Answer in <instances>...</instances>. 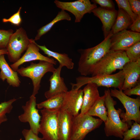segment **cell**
<instances>
[{
    "mask_svg": "<svg viewBox=\"0 0 140 140\" xmlns=\"http://www.w3.org/2000/svg\"><path fill=\"white\" fill-rule=\"evenodd\" d=\"M71 18L69 15L65 11L61 10L59 11L56 17L50 22L40 28L37 31V33L34 40L39 39L41 37L50 31L54 25L61 20H71Z\"/></svg>",
    "mask_w": 140,
    "mask_h": 140,
    "instance_id": "obj_24",
    "label": "cell"
},
{
    "mask_svg": "<svg viewBox=\"0 0 140 140\" xmlns=\"http://www.w3.org/2000/svg\"><path fill=\"white\" fill-rule=\"evenodd\" d=\"M0 79L6 80L9 85L14 87H19L21 83L17 72L13 71L6 62L4 55H0Z\"/></svg>",
    "mask_w": 140,
    "mask_h": 140,
    "instance_id": "obj_20",
    "label": "cell"
},
{
    "mask_svg": "<svg viewBox=\"0 0 140 140\" xmlns=\"http://www.w3.org/2000/svg\"><path fill=\"white\" fill-rule=\"evenodd\" d=\"M16 100L13 98L0 103V125L7 120L6 114L11 112L13 108L12 104Z\"/></svg>",
    "mask_w": 140,
    "mask_h": 140,
    "instance_id": "obj_27",
    "label": "cell"
},
{
    "mask_svg": "<svg viewBox=\"0 0 140 140\" xmlns=\"http://www.w3.org/2000/svg\"><path fill=\"white\" fill-rule=\"evenodd\" d=\"M123 92L125 95L129 96L132 95L140 96V82H139L135 87L124 90Z\"/></svg>",
    "mask_w": 140,
    "mask_h": 140,
    "instance_id": "obj_35",
    "label": "cell"
},
{
    "mask_svg": "<svg viewBox=\"0 0 140 140\" xmlns=\"http://www.w3.org/2000/svg\"><path fill=\"white\" fill-rule=\"evenodd\" d=\"M82 89H71L65 93L61 109L65 110L73 117L79 114L83 101Z\"/></svg>",
    "mask_w": 140,
    "mask_h": 140,
    "instance_id": "obj_14",
    "label": "cell"
},
{
    "mask_svg": "<svg viewBox=\"0 0 140 140\" xmlns=\"http://www.w3.org/2000/svg\"><path fill=\"white\" fill-rule=\"evenodd\" d=\"M73 117L65 110H59L58 122L59 140H70Z\"/></svg>",
    "mask_w": 140,
    "mask_h": 140,
    "instance_id": "obj_18",
    "label": "cell"
},
{
    "mask_svg": "<svg viewBox=\"0 0 140 140\" xmlns=\"http://www.w3.org/2000/svg\"><path fill=\"white\" fill-rule=\"evenodd\" d=\"M8 51L6 48L0 49V55L2 54H8Z\"/></svg>",
    "mask_w": 140,
    "mask_h": 140,
    "instance_id": "obj_37",
    "label": "cell"
},
{
    "mask_svg": "<svg viewBox=\"0 0 140 140\" xmlns=\"http://www.w3.org/2000/svg\"><path fill=\"white\" fill-rule=\"evenodd\" d=\"M98 87L95 84L89 83L82 89L83 93L82 104L80 113L86 114L89 109L100 97Z\"/></svg>",
    "mask_w": 140,
    "mask_h": 140,
    "instance_id": "obj_19",
    "label": "cell"
},
{
    "mask_svg": "<svg viewBox=\"0 0 140 140\" xmlns=\"http://www.w3.org/2000/svg\"><path fill=\"white\" fill-rule=\"evenodd\" d=\"M103 121L87 114L73 117L70 140H83L90 132L99 128Z\"/></svg>",
    "mask_w": 140,
    "mask_h": 140,
    "instance_id": "obj_7",
    "label": "cell"
},
{
    "mask_svg": "<svg viewBox=\"0 0 140 140\" xmlns=\"http://www.w3.org/2000/svg\"><path fill=\"white\" fill-rule=\"evenodd\" d=\"M39 48L34 39H31V41L26 51L22 57L17 61L10 65L12 69L17 72L19 67L23 63L36 60L48 62L54 65L57 64V61L52 58L46 57L39 52Z\"/></svg>",
    "mask_w": 140,
    "mask_h": 140,
    "instance_id": "obj_13",
    "label": "cell"
},
{
    "mask_svg": "<svg viewBox=\"0 0 140 140\" xmlns=\"http://www.w3.org/2000/svg\"><path fill=\"white\" fill-rule=\"evenodd\" d=\"M122 70L124 78L122 90L131 88L140 82V59L136 61L128 62Z\"/></svg>",
    "mask_w": 140,
    "mask_h": 140,
    "instance_id": "obj_15",
    "label": "cell"
},
{
    "mask_svg": "<svg viewBox=\"0 0 140 140\" xmlns=\"http://www.w3.org/2000/svg\"><path fill=\"white\" fill-rule=\"evenodd\" d=\"M124 75L122 70L114 74L98 75L91 77L81 76L76 78V83H71L72 89L78 90L83 86L93 83L98 87H114L122 90L124 81Z\"/></svg>",
    "mask_w": 140,
    "mask_h": 140,
    "instance_id": "obj_4",
    "label": "cell"
},
{
    "mask_svg": "<svg viewBox=\"0 0 140 140\" xmlns=\"http://www.w3.org/2000/svg\"><path fill=\"white\" fill-rule=\"evenodd\" d=\"M91 1L94 3L99 4L103 9L111 10H115L114 4L112 0H92Z\"/></svg>",
    "mask_w": 140,
    "mask_h": 140,
    "instance_id": "obj_32",
    "label": "cell"
},
{
    "mask_svg": "<svg viewBox=\"0 0 140 140\" xmlns=\"http://www.w3.org/2000/svg\"><path fill=\"white\" fill-rule=\"evenodd\" d=\"M113 35L111 31L104 40L96 46L78 50L80 56L77 70L81 75L87 76L90 75L93 67L110 50L111 38Z\"/></svg>",
    "mask_w": 140,
    "mask_h": 140,
    "instance_id": "obj_1",
    "label": "cell"
},
{
    "mask_svg": "<svg viewBox=\"0 0 140 140\" xmlns=\"http://www.w3.org/2000/svg\"><path fill=\"white\" fill-rule=\"evenodd\" d=\"M140 41V33L124 30L113 35L110 50L125 51Z\"/></svg>",
    "mask_w": 140,
    "mask_h": 140,
    "instance_id": "obj_12",
    "label": "cell"
},
{
    "mask_svg": "<svg viewBox=\"0 0 140 140\" xmlns=\"http://www.w3.org/2000/svg\"><path fill=\"white\" fill-rule=\"evenodd\" d=\"M19 140H22V139L21 138Z\"/></svg>",
    "mask_w": 140,
    "mask_h": 140,
    "instance_id": "obj_38",
    "label": "cell"
},
{
    "mask_svg": "<svg viewBox=\"0 0 140 140\" xmlns=\"http://www.w3.org/2000/svg\"><path fill=\"white\" fill-rule=\"evenodd\" d=\"M128 1L132 12L140 17V1L139 0Z\"/></svg>",
    "mask_w": 140,
    "mask_h": 140,
    "instance_id": "obj_34",
    "label": "cell"
},
{
    "mask_svg": "<svg viewBox=\"0 0 140 140\" xmlns=\"http://www.w3.org/2000/svg\"><path fill=\"white\" fill-rule=\"evenodd\" d=\"M65 93L58 94L37 104L38 108L51 110H60L62 105Z\"/></svg>",
    "mask_w": 140,
    "mask_h": 140,
    "instance_id": "obj_25",
    "label": "cell"
},
{
    "mask_svg": "<svg viewBox=\"0 0 140 140\" xmlns=\"http://www.w3.org/2000/svg\"><path fill=\"white\" fill-rule=\"evenodd\" d=\"M56 6L61 10L68 11L74 16L75 23L80 22L86 14L92 12L97 7L96 4H92L89 0H79L72 2L54 1Z\"/></svg>",
    "mask_w": 140,
    "mask_h": 140,
    "instance_id": "obj_10",
    "label": "cell"
},
{
    "mask_svg": "<svg viewBox=\"0 0 140 140\" xmlns=\"http://www.w3.org/2000/svg\"><path fill=\"white\" fill-rule=\"evenodd\" d=\"M118 8L123 9L129 15L132 22L137 18V15L132 11L129 1L127 0H116Z\"/></svg>",
    "mask_w": 140,
    "mask_h": 140,
    "instance_id": "obj_29",
    "label": "cell"
},
{
    "mask_svg": "<svg viewBox=\"0 0 140 140\" xmlns=\"http://www.w3.org/2000/svg\"><path fill=\"white\" fill-rule=\"evenodd\" d=\"M86 114L93 117H98L104 123H106L107 120V112L105 104L104 95L100 97Z\"/></svg>",
    "mask_w": 140,
    "mask_h": 140,
    "instance_id": "obj_23",
    "label": "cell"
},
{
    "mask_svg": "<svg viewBox=\"0 0 140 140\" xmlns=\"http://www.w3.org/2000/svg\"><path fill=\"white\" fill-rule=\"evenodd\" d=\"M131 128L125 132L122 140H130L132 139H140V124L135 122L131 126Z\"/></svg>",
    "mask_w": 140,
    "mask_h": 140,
    "instance_id": "obj_26",
    "label": "cell"
},
{
    "mask_svg": "<svg viewBox=\"0 0 140 140\" xmlns=\"http://www.w3.org/2000/svg\"><path fill=\"white\" fill-rule=\"evenodd\" d=\"M22 7H19L18 11L9 18H4L2 22L4 23L10 22L15 25L19 26L22 22V19L20 15Z\"/></svg>",
    "mask_w": 140,
    "mask_h": 140,
    "instance_id": "obj_31",
    "label": "cell"
},
{
    "mask_svg": "<svg viewBox=\"0 0 140 140\" xmlns=\"http://www.w3.org/2000/svg\"><path fill=\"white\" fill-rule=\"evenodd\" d=\"M125 51L130 61H136L140 59V41L128 48Z\"/></svg>",
    "mask_w": 140,
    "mask_h": 140,
    "instance_id": "obj_28",
    "label": "cell"
},
{
    "mask_svg": "<svg viewBox=\"0 0 140 140\" xmlns=\"http://www.w3.org/2000/svg\"><path fill=\"white\" fill-rule=\"evenodd\" d=\"M37 45L45 54L47 55L48 57H52L57 60L59 65L62 67H65L69 69H72L74 68V63L72 59L70 58L67 54L53 51L47 48L45 45L41 46L38 44Z\"/></svg>",
    "mask_w": 140,
    "mask_h": 140,
    "instance_id": "obj_21",
    "label": "cell"
},
{
    "mask_svg": "<svg viewBox=\"0 0 140 140\" xmlns=\"http://www.w3.org/2000/svg\"><path fill=\"white\" fill-rule=\"evenodd\" d=\"M56 70L52 64L45 61H39L38 63L32 62L26 67H22L17 72L22 76L31 79L33 87L32 95L35 96L38 93L41 79L44 75L48 72L53 73Z\"/></svg>",
    "mask_w": 140,
    "mask_h": 140,
    "instance_id": "obj_5",
    "label": "cell"
},
{
    "mask_svg": "<svg viewBox=\"0 0 140 140\" xmlns=\"http://www.w3.org/2000/svg\"><path fill=\"white\" fill-rule=\"evenodd\" d=\"M129 27L132 31L140 33V17L138 16L137 19L132 22Z\"/></svg>",
    "mask_w": 140,
    "mask_h": 140,
    "instance_id": "obj_36",
    "label": "cell"
},
{
    "mask_svg": "<svg viewBox=\"0 0 140 140\" xmlns=\"http://www.w3.org/2000/svg\"><path fill=\"white\" fill-rule=\"evenodd\" d=\"M11 29H0V49L6 48L9 39L13 33Z\"/></svg>",
    "mask_w": 140,
    "mask_h": 140,
    "instance_id": "obj_30",
    "label": "cell"
},
{
    "mask_svg": "<svg viewBox=\"0 0 140 140\" xmlns=\"http://www.w3.org/2000/svg\"><path fill=\"white\" fill-rule=\"evenodd\" d=\"M62 67L59 65L50 78L49 89L45 92L44 94L47 99L58 94L65 93L68 91V89L65 83L64 79L60 75Z\"/></svg>",
    "mask_w": 140,
    "mask_h": 140,
    "instance_id": "obj_16",
    "label": "cell"
},
{
    "mask_svg": "<svg viewBox=\"0 0 140 140\" xmlns=\"http://www.w3.org/2000/svg\"><path fill=\"white\" fill-rule=\"evenodd\" d=\"M31 41L23 28L17 29L11 36L6 48L10 61L14 63L18 60L22 54L27 49Z\"/></svg>",
    "mask_w": 140,
    "mask_h": 140,
    "instance_id": "obj_8",
    "label": "cell"
},
{
    "mask_svg": "<svg viewBox=\"0 0 140 140\" xmlns=\"http://www.w3.org/2000/svg\"><path fill=\"white\" fill-rule=\"evenodd\" d=\"M132 23L129 15L123 9L118 8L116 18L111 31L114 34L127 29Z\"/></svg>",
    "mask_w": 140,
    "mask_h": 140,
    "instance_id": "obj_22",
    "label": "cell"
},
{
    "mask_svg": "<svg viewBox=\"0 0 140 140\" xmlns=\"http://www.w3.org/2000/svg\"><path fill=\"white\" fill-rule=\"evenodd\" d=\"M36 97L32 95L25 104L22 106L24 113L19 116L18 118L22 122H28L30 129L38 135L41 117L39 113L38 110L36 108Z\"/></svg>",
    "mask_w": 140,
    "mask_h": 140,
    "instance_id": "obj_11",
    "label": "cell"
},
{
    "mask_svg": "<svg viewBox=\"0 0 140 140\" xmlns=\"http://www.w3.org/2000/svg\"><path fill=\"white\" fill-rule=\"evenodd\" d=\"M130 61L124 51L110 50L91 70L92 76L112 74L117 69L122 70Z\"/></svg>",
    "mask_w": 140,
    "mask_h": 140,
    "instance_id": "obj_3",
    "label": "cell"
},
{
    "mask_svg": "<svg viewBox=\"0 0 140 140\" xmlns=\"http://www.w3.org/2000/svg\"><path fill=\"white\" fill-rule=\"evenodd\" d=\"M105 104L107 112V120L105 123L104 130L106 136H114L123 138L124 133L129 129L131 125L123 122L120 119V115L122 110L120 108L115 109V106L116 102L111 96L110 90L104 91Z\"/></svg>",
    "mask_w": 140,
    "mask_h": 140,
    "instance_id": "obj_2",
    "label": "cell"
},
{
    "mask_svg": "<svg viewBox=\"0 0 140 140\" xmlns=\"http://www.w3.org/2000/svg\"><path fill=\"white\" fill-rule=\"evenodd\" d=\"M22 133L25 140H44L43 138L39 137L30 129H24Z\"/></svg>",
    "mask_w": 140,
    "mask_h": 140,
    "instance_id": "obj_33",
    "label": "cell"
},
{
    "mask_svg": "<svg viewBox=\"0 0 140 140\" xmlns=\"http://www.w3.org/2000/svg\"><path fill=\"white\" fill-rule=\"evenodd\" d=\"M98 17L102 24V30L104 38L108 34L115 21L117 11L107 10L101 7H96L92 11Z\"/></svg>",
    "mask_w": 140,
    "mask_h": 140,
    "instance_id": "obj_17",
    "label": "cell"
},
{
    "mask_svg": "<svg viewBox=\"0 0 140 140\" xmlns=\"http://www.w3.org/2000/svg\"><path fill=\"white\" fill-rule=\"evenodd\" d=\"M122 91L115 89L110 90L111 96L119 100L125 109V113L122 112L120 115V117L122 118L121 120L131 125L132 120L140 124V99L130 97L125 95Z\"/></svg>",
    "mask_w": 140,
    "mask_h": 140,
    "instance_id": "obj_6",
    "label": "cell"
},
{
    "mask_svg": "<svg viewBox=\"0 0 140 140\" xmlns=\"http://www.w3.org/2000/svg\"><path fill=\"white\" fill-rule=\"evenodd\" d=\"M59 110L43 109L40 123L39 132L45 140H59L58 115Z\"/></svg>",
    "mask_w": 140,
    "mask_h": 140,
    "instance_id": "obj_9",
    "label": "cell"
}]
</instances>
